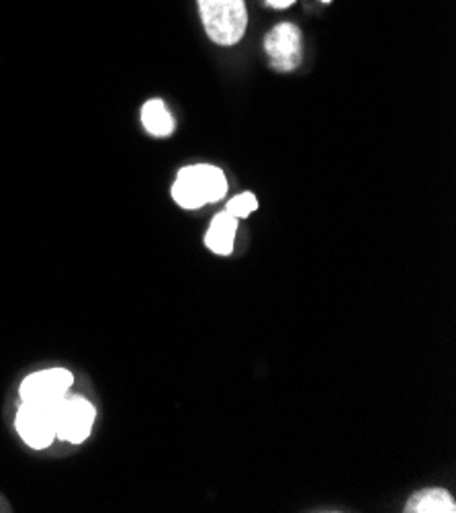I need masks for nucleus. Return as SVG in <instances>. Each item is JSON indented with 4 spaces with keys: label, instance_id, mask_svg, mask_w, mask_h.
Masks as SVG:
<instances>
[{
    "label": "nucleus",
    "instance_id": "nucleus-1",
    "mask_svg": "<svg viewBox=\"0 0 456 513\" xmlns=\"http://www.w3.org/2000/svg\"><path fill=\"white\" fill-rule=\"evenodd\" d=\"M227 193L225 175L215 166L196 164L182 168L172 186V199L182 209H199L207 202H217Z\"/></svg>",
    "mask_w": 456,
    "mask_h": 513
},
{
    "label": "nucleus",
    "instance_id": "nucleus-2",
    "mask_svg": "<svg viewBox=\"0 0 456 513\" xmlns=\"http://www.w3.org/2000/svg\"><path fill=\"white\" fill-rule=\"evenodd\" d=\"M199 11L211 41L235 45L244 37L248 27L244 0H199Z\"/></svg>",
    "mask_w": 456,
    "mask_h": 513
},
{
    "label": "nucleus",
    "instance_id": "nucleus-3",
    "mask_svg": "<svg viewBox=\"0 0 456 513\" xmlns=\"http://www.w3.org/2000/svg\"><path fill=\"white\" fill-rule=\"evenodd\" d=\"M58 403H21L17 411V432L21 440L35 450L51 446L56 440Z\"/></svg>",
    "mask_w": 456,
    "mask_h": 513
},
{
    "label": "nucleus",
    "instance_id": "nucleus-4",
    "mask_svg": "<svg viewBox=\"0 0 456 513\" xmlns=\"http://www.w3.org/2000/svg\"><path fill=\"white\" fill-rule=\"evenodd\" d=\"M95 407L80 395H66L58 401L56 437L68 444H80L93 432Z\"/></svg>",
    "mask_w": 456,
    "mask_h": 513
},
{
    "label": "nucleus",
    "instance_id": "nucleus-5",
    "mask_svg": "<svg viewBox=\"0 0 456 513\" xmlns=\"http://www.w3.org/2000/svg\"><path fill=\"white\" fill-rule=\"evenodd\" d=\"M74 382V376L66 368H48L29 374L21 382L19 395L23 403H58L68 395Z\"/></svg>",
    "mask_w": 456,
    "mask_h": 513
},
{
    "label": "nucleus",
    "instance_id": "nucleus-6",
    "mask_svg": "<svg viewBox=\"0 0 456 513\" xmlns=\"http://www.w3.org/2000/svg\"><path fill=\"white\" fill-rule=\"evenodd\" d=\"M264 50L275 70L291 72L301 64V32L291 22H280L266 35Z\"/></svg>",
    "mask_w": 456,
    "mask_h": 513
},
{
    "label": "nucleus",
    "instance_id": "nucleus-7",
    "mask_svg": "<svg viewBox=\"0 0 456 513\" xmlns=\"http://www.w3.org/2000/svg\"><path fill=\"white\" fill-rule=\"evenodd\" d=\"M235 230H238V217L223 211V213L215 215V219L211 221L207 236H205V244H207L213 254L230 256L233 252Z\"/></svg>",
    "mask_w": 456,
    "mask_h": 513
},
{
    "label": "nucleus",
    "instance_id": "nucleus-8",
    "mask_svg": "<svg viewBox=\"0 0 456 513\" xmlns=\"http://www.w3.org/2000/svg\"><path fill=\"white\" fill-rule=\"evenodd\" d=\"M406 511L409 513H454L456 503L451 493L444 489H428V491L415 493L407 501Z\"/></svg>",
    "mask_w": 456,
    "mask_h": 513
},
{
    "label": "nucleus",
    "instance_id": "nucleus-9",
    "mask_svg": "<svg viewBox=\"0 0 456 513\" xmlns=\"http://www.w3.org/2000/svg\"><path fill=\"white\" fill-rule=\"evenodd\" d=\"M141 123L151 135H156V138H166V135L174 131V119L170 111L166 109V104L160 99L148 101L143 104Z\"/></svg>",
    "mask_w": 456,
    "mask_h": 513
},
{
    "label": "nucleus",
    "instance_id": "nucleus-10",
    "mask_svg": "<svg viewBox=\"0 0 456 513\" xmlns=\"http://www.w3.org/2000/svg\"><path fill=\"white\" fill-rule=\"evenodd\" d=\"M258 209V201L252 193H242L227 202V213L233 217H248Z\"/></svg>",
    "mask_w": 456,
    "mask_h": 513
},
{
    "label": "nucleus",
    "instance_id": "nucleus-11",
    "mask_svg": "<svg viewBox=\"0 0 456 513\" xmlns=\"http://www.w3.org/2000/svg\"><path fill=\"white\" fill-rule=\"evenodd\" d=\"M270 6H275V9H287V6H291L295 0H266Z\"/></svg>",
    "mask_w": 456,
    "mask_h": 513
},
{
    "label": "nucleus",
    "instance_id": "nucleus-12",
    "mask_svg": "<svg viewBox=\"0 0 456 513\" xmlns=\"http://www.w3.org/2000/svg\"><path fill=\"white\" fill-rule=\"evenodd\" d=\"M322 3H332V0H322Z\"/></svg>",
    "mask_w": 456,
    "mask_h": 513
}]
</instances>
